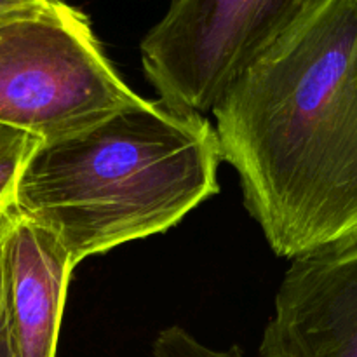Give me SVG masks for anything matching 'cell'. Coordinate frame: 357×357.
Here are the masks:
<instances>
[{
	"label": "cell",
	"mask_w": 357,
	"mask_h": 357,
	"mask_svg": "<svg viewBox=\"0 0 357 357\" xmlns=\"http://www.w3.org/2000/svg\"><path fill=\"white\" fill-rule=\"evenodd\" d=\"M213 115L222 160L278 257L357 243V0H323Z\"/></svg>",
	"instance_id": "1"
},
{
	"label": "cell",
	"mask_w": 357,
	"mask_h": 357,
	"mask_svg": "<svg viewBox=\"0 0 357 357\" xmlns=\"http://www.w3.org/2000/svg\"><path fill=\"white\" fill-rule=\"evenodd\" d=\"M258 357H357V243L293 258Z\"/></svg>",
	"instance_id": "5"
},
{
	"label": "cell",
	"mask_w": 357,
	"mask_h": 357,
	"mask_svg": "<svg viewBox=\"0 0 357 357\" xmlns=\"http://www.w3.org/2000/svg\"><path fill=\"white\" fill-rule=\"evenodd\" d=\"M139 100L105 56L89 17L65 0L0 23V126L47 142Z\"/></svg>",
	"instance_id": "3"
},
{
	"label": "cell",
	"mask_w": 357,
	"mask_h": 357,
	"mask_svg": "<svg viewBox=\"0 0 357 357\" xmlns=\"http://www.w3.org/2000/svg\"><path fill=\"white\" fill-rule=\"evenodd\" d=\"M150 357H244L237 345L220 351L208 347L181 326L159 331L150 347Z\"/></svg>",
	"instance_id": "8"
},
{
	"label": "cell",
	"mask_w": 357,
	"mask_h": 357,
	"mask_svg": "<svg viewBox=\"0 0 357 357\" xmlns=\"http://www.w3.org/2000/svg\"><path fill=\"white\" fill-rule=\"evenodd\" d=\"M220 162L208 119L142 98L82 131L38 142L9 206L52 234L75 268L178 225L218 194Z\"/></svg>",
	"instance_id": "2"
},
{
	"label": "cell",
	"mask_w": 357,
	"mask_h": 357,
	"mask_svg": "<svg viewBox=\"0 0 357 357\" xmlns=\"http://www.w3.org/2000/svg\"><path fill=\"white\" fill-rule=\"evenodd\" d=\"M38 142L28 132L0 126V209L10 202L21 166Z\"/></svg>",
	"instance_id": "7"
},
{
	"label": "cell",
	"mask_w": 357,
	"mask_h": 357,
	"mask_svg": "<svg viewBox=\"0 0 357 357\" xmlns=\"http://www.w3.org/2000/svg\"><path fill=\"white\" fill-rule=\"evenodd\" d=\"M72 271L58 239L7 204L2 278L14 357H56Z\"/></svg>",
	"instance_id": "6"
},
{
	"label": "cell",
	"mask_w": 357,
	"mask_h": 357,
	"mask_svg": "<svg viewBox=\"0 0 357 357\" xmlns=\"http://www.w3.org/2000/svg\"><path fill=\"white\" fill-rule=\"evenodd\" d=\"M323 0H173L142 42L160 101L204 114Z\"/></svg>",
	"instance_id": "4"
},
{
	"label": "cell",
	"mask_w": 357,
	"mask_h": 357,
	"mask_svg": "<svg viewBox=\"0 0 357 357\" xmlns=\"http://www.w3.org/2000/svg\"><path fill=\"white\" fill-rule=\"evenodd\" d=\"M6 208L0 209V357H14L13 342H10V333H9V324H7L6 300H3V278H2V230H3V222H6Z\"/></svg>",
	"instance_id": "9"
},
{
	"label": "cell",
	"mask_w": 357,
	"mask_h": 357,
	"mask_svg": "<svg viewBox=\"0 0 357 357\" xmlns=\"http://www.w3.org/2000/svg\"><path fill=\"white\" fill-rule=\"evenodd\" d=\"M47 0H0V23L20 14L37 9Z\"/></svg>",
	"instance_id": "10"
}]
</instances>
